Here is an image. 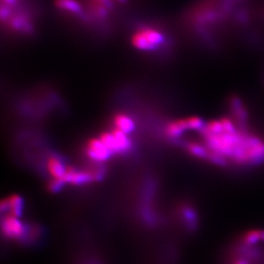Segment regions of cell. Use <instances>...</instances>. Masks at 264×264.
<instances>
[{
	"mask_svg": "<svg viewBox=\"0 0 264 264\" xmlns=\"http://www.w3.org/2000/svg\"><path fill=\"white\" fill-rule=\"evenodd\" d=\"M139 31L143 34L147 41L153 45L154 47H157L165 42V35L157 29L150 27H144L139 29Z\"/></svg>",
	"mask_w": 264,
	"mask_h": 264,
	"instance_id": "ba28073f",
	"label": "cell"
},
{
	"mask_svg": "<svg viewBox=\"0 0 264 264\" xmlns=\"http://www.w3.org/2000/svg\"><path fill=\"white\" fill-rule=\"evenodd\" d=\"M96 1H99L101 4H103V5H109L110 4V1L109 0H96Z\"/></svg>",
	"mask_w": 264,
	"mask_h": 264,
	"instance_id": "44dd1931",
	"label": "cell"
},
{
	"mask_svg": "<svg viewBox=\"0 0 264 264\" xmlns=\"http://www.w3.org/2000/svg\"><path fill=\"white\" fill-rule=\"evenodd\" d=\"M5 199L7 202V212H9L8 214L13 215L15 217H21L24 204L22 197L18 194H12Z\"/></svg>",
	"mask_w": 264,
	"mask_h": 264,
	"instance_id": "52a82bcc",
	"label": "cell"
},
{
	"mask_svg": "<svg viewBox=\"0 0 264 264\" xmlns=\"http://www.w3.org/2000/svg\"><path fill=\"white\" fill-rule=\"evenodd\" d=\"M182 215L185 220L186 226L190 229H196L198 224V214L195 210L190 206H184L182 208Z\"/></svg>",
	"mask_w": 264,
	"mask_h": 264,
	"instance_id": "4fadbf2b",
	"label": "cell"
},
{
	"mask_svg": "<svg viewBox=\"0 0 264 264\" xmlns=\"http://www.w3.org/2000/svg\"><path fill=\"white\" fill-rule=\"evenodd\" d=\"M186 150L193 157H198L200 159H206L207 160L210 151L208 150L207 148L204 147V145L196 143V142H189L186 145Z\"/></svg>",
	"mask_w": 264,
	"mask_h": 264,
	"instance_id": "7c38bea8",
	"label": "cell"
},
{
	"mask_svg": "<svg viewBox=\"0 0 264 264\" xmlns=\"http://www.w3.org/2000/svg\"><path fill=\"white\" fill-rule=\"evenodd\" d=\"M11 16V11L10 9L8 8V5H4L3 4L1 6V13H0V17H1V20L4 22L6 21L8 18Z\"/></svg>",
	"mask_w": 264,
	"mask_h": 264,
	"instance_id": "ac0fdd59",
	"label": "cell"
},
{
	"mask_svg": "<svg viewBox=\"0 0 264 264\" xmlns=\"http://www.w3.org/2000/svg\"><path fill=\"white\" fill-rule=\"evenodd\" d=\"M86 155L92 160L104 162L113 155L99 138H92L86 143Z\"/></svg>",
	"mask_w": 264,
	"mask_h": 264,
	"instance_id": "7a4b0ae2",
	"label": "cell"
},
{
	"mask_svg": "<svg viewBox=\"0 0 264 264\" xmlns=\"http://www.w3.org/2000/svg\"><path fill=\"white\" fill-rule=\"evenodd\" d=\"M2 231L8 239H19L25 235L26 227L20 218L7 214L2 221Z\"/></svg>",
	"mask_w": 264,
	"mask_h": 264,
	"instance_id": "6da1fadb",
	"label": "cell"
},
{
	"mask_svg": "<svg viewBox=\"0 0 264 264\" xmlns=\"http://www.w3.org/2000/svg\"><path fill=\"white\" fill-rule=\"evenodd\" d=\"M242 241L246 246H254L261 241V230H250L243 236Z\"/></svg>",
	"mask_w": 264,
	"mask_h": 264,
	"instance_id": "9a60e30c",
	"label": "cell"
},
{
	"mask_svg": "<svg viewBox=\"0 0 264 264\" xmlns=\"http://www.w3.org/2000/svg\"><path fill=\"white\" fill-rule=\"evenodd\" d=\"M261 241H264V230H261Z\"/></svg>",
	"mask_w": 264,
	"mask_h": 264,
	"instance_id": "7402d4cb",
	"label": "cell"
},
{
	"mask_svg": "<svg viewBox=\"0 0 264 264\" xmlns=\"http://www.w3.org/2000/svg\"><path fill=\"white\" fill-rule=\"evenodd\" d=\"M186 131H187V127L185 119H179L168 122L165 129L166 134L171 139H178Z\"/></svg>",
	"mask_w": 264,
	"mask_h": 264,
	"instance_id": "8992f818",
	"label": "cell"
},
{
	"mask_svg": "<svg viewBox=\"0 0 264 264\" xmlns=\"http://www.w3.org/2000/svg\"><path fill=\"white\" fill-rule=\"evenodd\" d=\"M65 182L62 181V179L60 180H55L53 179L52 182H50V185H49V189L51 192H57V191H60L62 189V187L65 186Z\"/></svg>",
	"mask_w": 264,
	"mask_h": 264,
	"instance_id": "e0dca14e",
	"label": "cell"
},
{
	"mask_svg": "<svg viewBox=\"0 0 264 264\" xmlns=\"http://www.w3.org/2000/svg\"><path fill=\"white\" fill-rule=\"evenodd\" d=\"M55 6L61 11H68L74 14H79L82 7L77 0H55Z\"/></svg>",
	"mask_w": 264,
	"mask_h": 264,
	"instance_id": "8fae6325",
	"label": "cell"
},
{
	"mask_svg": "<svg viewBox=\"0 0 264 264\" xmlns=\"http://www.w3.org/2000/svg\"><path fill=\"white\" fill-rule=\"evenodd\" d=\"M10 25L13 29H16V30H21V29H27L29 24H28V22L24 18L18 16V17L11 19Z\"/></svg>",
	"mask_w": 264,
	"mask_h": 264,
	"instance_id": "2e32d148",
	"label": "cell"
},
{
	"mask_svg": "<svg viewBox=\"0 0 264 264\" xmlns=\"http://www.w3.org/2000/svg\"><path fill=\"white\" fill-rule=\"evenodd\" d=\"M47 170L50 176L55 180H60L64 177L67 167H65L60 158L57 157H50L47 160Z\"/></svg>",
	"mask_w": 264,
	"mask_h": 264,
	"instance_id": "5b68a950",
	"label": "cell"
},
{
	"mask_svg": "<svg viewBox=\"0 0 264 264\" xmlns=\"http://www.w3.org/2000/svg\"><path fill=\"white\" fill-rule=\"evenodd\" d=\"M233 264H249V263L246 259H238L233 263Z\"/></svg>",
	"mask_w": 264,
	"mask_h": 264,
	"instance_id": "ffe728a7",
	"label": "cell"
},
{
	"mask_svg": "<svg viewBox=\"0 0 264 264\" xmlns=\"http://www.w3.org/2000/svg\"><path fill=\"white\" fill-rule=\"evenodd\" d=\"M4 2L5 5H12V4H16V0H2Z\"/></svg>",
	"mask_w": 264,
	"mask_h": 264,
	"instance_id": "d6986e66",
	"label": "cell"
},
{
	"mask_svg": "<svg viewBox=\"0 0 264 264\" xmlns=\"http://www.w3.org/2000/svg\"><path fill=\"white\" fill-rule=\"evenodd\" d=\"M113 124L116 129L121 130L127 134L133 132L136 129L135 121H133L132 118L130 117L129 115L122 112L115 115L113 117Z\"/></svg>",
	"mask_w": 264,
	"mask_h": 264,
	"instance_id": "277c9868",
	"label": "cell"
},
{
	"mask_svg": "<svg viewBox=\"0 0 264 264\" xmlns=\"http://www.w3.org/2000/svg\"><path fill=\"white\" fill-rule=\"evenodd\" d=\"M99 139L106 146L108 149L111 150L112 154H119L117 145H116V139H115L114 136L112 135L111 132H102L100 134Z\"/></svg>",
	"mask_w": 264,
	"mask_h": 264,
	"instance_id": "5bb4252c",
	"label": "cell"
},
{
	"mask_svg": "<svg viewBox=\"0 0 264 264\" xmlns=\"http://www.w3.org/2000/svg\"><path fill=\"white\" fill-rule=\"evenodd\" d=\"M116 1H118V2H120V3H124V2H126L127 0H116Z\"/></svg>",
	"mask_w": 264,
	"mask_h": 264,
	"instance_id": "603a6c76",
	"label": "cell"
},
{
	"mask_svg": "<svg viewBox=\"0 0 264 264\" xmlns=\"http://www.w3.org/2000/svg\"><path fill=\"white\" fill-rule=\"evenodd\" d=\"M131 45L135 49L143 51H152L156 50L157 47H154L153 45L149 43L147 39L144 37L143 34L139 32V30L132 33L131 36Z\"/></svg>",
	"mask_w": 264,
	"mask_h": 264,
	"instance_id": "30bf717a",
	"label": "cell"
},
{
	"mask_svg": "<svg viewBox=\"0 0 264 264\" xmlns=\"http://www.w3.org/2000/svg\"><path fill=\"white\" fill-rule=\"evenodd\" d=\"M112 135L114 136L117 145L119 154L126 153L128 152L132 147L131 140L129 139V134H127L124 132H122L119 129H114L111 131Z\"/></svg>",
	"mask_w": 264,
	"mask_h": 264,
	"instance_id": "9c48e42d",
	"label": "cell"
},
{
	"mask_svg": "<svg viewBox=\"0 0 264 264\" xmlns=\"http://www.w3.org/2000/svg\"><path fill=\"white\" fill-rule=\"evenodd\" d=\"M95 175L93 173L86 171H77L71 167H67L65 175L62 178L65 184H70L74 186H82L89 184L95 181Z\"/></svg>",
	"mask_w": 264,
	"mask_h": 264,
	"instance_id": "3957f363",
	"label": "cell"
}]
</instances>
